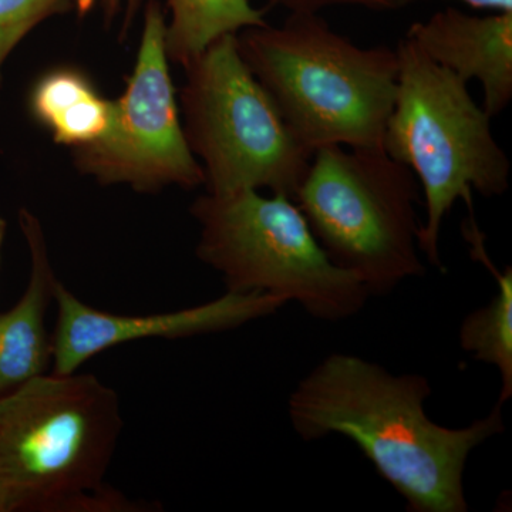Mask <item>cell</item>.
Instances as JSON below:
<instances>
[{
	"label": "cell",
	"mask_w": 512,
	"mask_h": 512,
	"mask_svg": "<svg viewBox=\"0 0 512 512\" xmlns=\"http://www.w3.org/2000/svg\"><path fill=\"white\" fill-rule=\"evenodd\" d=\"M171 13L165 26V50L171 62L185 66L222 36L268 25L249 0H165Z\"/></svg>",
	"instance_id": "14"
},
{
	"label": "cell",
	"mask_w": 512,
	"mask_h": 512,
	"mask_svg": "<svg viewBox=\"0 0 512 512\" xmlns=\"http://www.w3.org/2000/svg\"><path fill=\"white\" fill-rule=\"evenodd\" d=\"M471 8L478 10H493V12H512V0H458Z\"/></svg>",
	"instance_id": "18"
},
{
	"label": "cell",
	"mask_w": 512,
	"mask_h": 512,
	"mask_svg": "<svg viewBox=\"0 0 512 512\" xmlns=\"http://www.w3.org/2000/svg\"><path fill=\"white\" fill-rule=\"evenodd\" d=\"M165 26L160 3L148 0L136 64L126 90L113 101L109 128L99 140L73 150L77 170L101 185L156 192L171 185L195 190L205 183L181 123Z\"/></svg>",
	"instance_id": "8"
},
{
	"label": "cell",
	"mask_w": 512,
	"mask_h": 512,
	"mask_svg": "<svg viewBox=\"0 0 512 512\" xmlns=\"http://www.w3.org/2000/svg\"><path fill=\"white\" fill-rule=\"evenodd\" d=\"M433 62L468 83L477 80L484 93L483 109L491 119L512 100V12L468 15L448 6L407 30Z\"/></svg>",
	"instance_id": "10"
},
{
	"label": "cell",
	"mask_w": 512,
	"mask_h": 512,
	"mask_svg": "<svg viewBox=\"0 0 512 512\" xmlns=\"http://www.w3.org/2000/svg\"><path fill=\"white\" fill-rule=\"evenodd\" d=\"M190 212L200 225L195 254L229 292L279 296L326 322L353 318L370 299L355 275L330 261L288 195L205 191Z\"/></svg>",
	"instance_id": "5"
},
{
	"label": "cell",
	"mask_w": 512,
	"mask_h": 512,
	"mask_svg": "<svg viewBox=\"0 0 512 512\" xmlns=\"http://www.w3.org/2000/svg\"><path fill=\"white\" fill-rule=\"evenodd\" d=\"M72 5L74 0H0V80L3 64L15 47L40 23Z\"/></svg>",
	"instance_id": "15"
},
{
	"label": "cell",
	"mask_w": 512,
	"mask_h": 512,
	"mask_svg": "<svg viewBox=\"0 0 512 512\" xmlns=\"http://www.w3.org/2000/svg\"><path fill=\"white\" fill-rule=\"evenodd\" d=\"M144 2L148 0H74V6L80 16L87 15L94 8L103 10L104 16L110 20L123 15V26L127 30L131 19Z\"/></svg>",
	"instance_id": "17"
},
{
	"label": "cell",
	"mask_w": 512,
	"mask_h": 512,
	"mask_svg": "<svg viewBox=\"0 0 512 512\" xmlns=\"http://www.w3.org/2000/svg\"><path fill=\"white\" fill-rule=\"evenodd\" d=\"M399 80L383 150L419 181L426 221L417 245L433 268L444 271L441 225L457 201L473 210V194L501 197L510 188L511 163L468 83L433 62L412 40L396 47Z\"/></svg>",
	"instance_id": "4"
},
{
	"label": "cell",
	"mask_w": 512,
	"mask_h": 512,
	"mask_svg": "<svg viewBox=\"0 0 512 512\" xmlns=\"http://www.w3.org/2000/svg\"><path fill=\"white\" fill-rule=\"evenodd\" d=\"M30 111L60 146L80 148L99 140L113 116V101L73 67L40 77L30 94Z\"/></svg>",
	"instance_id": "12"
},
{
	"label": "cell",
	"mask_w": 512,
	"mask_h": 512,
	"mask_svg": "<svg viewBox=\"0 0 512 512\" xmlns=\"http://www.w3.org/2000/svg\"><path fill=\"white\" fill-rule=\"evenodd\" d=\"M471 255L490 269L497 282V293L487 305L468 313L458 330L460 348L474 360L495 367L500 372L501 390L497 403L504 404L512 396V268L495 269L484 247V235L476 222L463 227Z\"/></svg>",
	"instance_id": "13"
},
{
	"label": "cell",
	"mask_w": 512,
	"mask_h": 512,
	"mask_svg": "<svg viewBox=\"0 0 512 512\" xmlns=\"http://www.w3.org/2000/svg\"><path fill=\"white\" fill-rule=\"evenodd\" d=\"M6 237V221L5 218L0 215V264H2V251L3 244H5Z\"/></svg>",
	"instance_id": "19"
},
{
	"label": "cell",
	"mask_w": 512,
	"mask_h": 512,
	"mask_svg": "<svg viewBox=\"0 0 512 512\" xmlns=\"http://www.w3.org/2000/svg\"><path fill=\"white\" fill-rule=\"evenodd\" d=\"M56 323L52 332L50 372L70 375L84 363L124 345L143 339H187L241 328L254 320L275 315L288 301L266 293L225 292L214 301L151 315H120L80 301L62 282L55 286Z\"/></svg>",
	"instance_id": "9"
},
{
	"label": "cell",
	"mask_w": 512,
	"mask_h": 512,
	"mask_svg": "<svg viewBox=\"0 0 512 512\" xmlns=\"http://www.w3.org/2000/svg\"><path fill=\"white\" fill-rule=\"evenodd\" d=\"M431 386L416 373L393 375L350 353L320 360L289 396L292 429L303 441L346 437L410 512H466L464 473L471 453L503 433V404L470 426L434 423Z\"/></svg>",
	"instance_id": "1"
},
{
	"label": "cell",
	"mask_w": 512,
	"mask_h": 512,
	"mask_svg": "<svg viewBox=\"0 0 512 512\" xmlns=\"http://www.w3.org/2000/svg\"><path fill=\"white\" fill-rule=\"evenodd\" d=\"M184 69V133L201 161L205 190L266 188L295 197L313 153L245 63L237 35L215 40Z\"/></svg>",
	"instance_id": "7"
},
{
	"label": "cell",
	"mask_w": 512,
	"mask_h": 512,
	"mask_svg": "<svg viewBox=\"0 0 512 512\" xmlns=\"http://www.w3.org/2000/svg\"><path fill=\"white\" fill-rule=\"evenodd\" d=\"M19 225L28 244L30 275L18 303L0 315V397L12 393L52 367V333L46 313L55 299V269L42 224L26 208L19 211Z\"/></svg>",
	"instance_id": "11"
},
{
	"label": "cell",
	"mask_w": 512,
	"mask_h": 512,
	"mask_svg": "<svg viewBox=\"0 0 512 512\" xmlns=\"http://www.w3.org/2000/svg\"><path fill=\"white\" fill-rule=\"evenodd\" d=\"M420 198L416 175L386 151L328 146L313 153L293 200L330 261L372 298L426 274Z\"/></svg>",
	"instance_id": "6"
},
{
	"label": "cell",
	"mask_w": 512,
	"mask_h": 512,
	"mask_svg": "<svg viewBox=\"0 0 512 512\" xmlns=\"http://www.w3.org/2000/svg\"><path fill=\"white\" fill-rule=\"evenodd\" d=\"M123 424L119 393L89 373L0 397V512L144 511L106 483Z\"/></svg>",
	"instance_id": "2"
},
{
	"label": "cell",
	"mask_w": 512,
	"mask_h": 512,
	"mask_svg": "<svg viewBox=\"0 0 512 512\" xmlns=\"http://www.w3.org/2000/svg\"><path fill=\"white\" fill-rule=\"evenodd\" d=\"M271 5L281 6L291 13H319L332 6H362L377 12H392L409 6L414 0H268Z\"/></svg>",
	"instance_id": "16"
},
{
	"label": "cell",
	"mask_w": 512,
	"mask_h": 512,
	"mask_svg": "<svg viewBox=\"0 0 512 512\" xmlns=\"http://www.w3.org/2000/svg\"><path fill=\"white\" fill-rule=\"evenodd\" d=\"M237 37L245 63L312 153L328 146L383 150L399 80L396 49L356 46L319 13H291L281 26Z\"/></svg>",
	"instance_id": "3"
}]
</instances>
